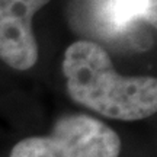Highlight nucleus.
<instances>
[{
    "mask_svg": "<svg viewBox=\"0 0 157 157\" xmlns=\"http://www.w3.org/2000/svg\"><path fill=\"white\" fill-rule=\"evenodd\" d=\"M63 73L74 102L121 121H138L157 109V80L148 76H122L108 52L93 41H77L64 54Z\"/></svg>",
    "mask_w": 157,
    "mask_h": 157,
    "instance_id": "f257e3e1",
    "label": "nucleus"
},
{
    "mask_svg": "<svg viewBox=\"0 0 157 157\" xmlns=\"http://www.w3.org/2000/svg\"><path fill=\"white\" fill-rule=\"evenodd\" d=\"M119 153L121 140L112 128L89 115H67L50 135L19 141L10 157H119Z\"/></svg>",
    "mask_w": 157,
    "mask_h": 157,
    "instance_id": "f03ea898",
    "label": "nucleus"
},
{
    "mask_svg": "<svg viewBox=\"0 0 157 157\" xmlns=\"http://www.w3.org/2000/svg\"><path fill=\"white\" fill-rule=\"evenodd\" d=\"M74 19L84 34L144 50L150 45L144 26L156 28V0H77Z\"/></svg>",
    "mask_w": 157,
    "mask_h": 157,
    "instance_id": "7ed1b4c3",
    "label": "nucleus"
},
{
    "mask_svg": "<svg viewBox=\"0 0 157 157\" xmlns=\"http://www.w3.org/2000/svg\"><path fill=\"white\" fill-rule=\"evenodd\" d=\"M51 0H0V60L15 70H29L38 61L32 31L35 13Z\"/></svg>",
    "mask_w": 157,
    "mask_h": 157,
    "instance_id": "20e7f679",
    "label": "nucleus"
}]
</instances>
